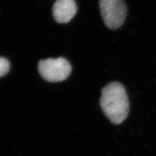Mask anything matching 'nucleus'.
<instances>
[{"label":"nucleus","mask_w":156,"mask_h":156,"mask_svg":"<svg viewBox=\"0 0 156 156\" xmlns=\"http://www.w3.org/2000/svg\"><path fill=\"white\" fill-rule=\"evenodd\" d=\"M100 104L104 115L115 124H121L128 116V98L120 83L111 82L103 88Z\"/></svg>","instance_id":"1"},{"label":"nucleus","mask_w":156,"mask_h":156,"mask_svg":"<svg viewBox=\"0 0 156 156\" xmlns=\"http://www.w3.org/2000/svg\"><path fill=\"white\" fill-rule=\"evenodd\" d=\"M99 5L102 19L107 27L115 30L122 26L127 14L123 0H99Z\"/></svg>","instance_id":"2"},{"label":"nucleus","mask_w":156,"mask_h":156,"mask_svg":"<svg viewBox=\"0 0 156 156\" xmlns=\"http://www.w3.org/2000/svg\"><path fill=\"white\" fill-rule=\"evenodd\" d=\"M38 72L45 80L50 82L64 81L70 76L72 67L67 60L62 57L48 58L40 61L38 65Z\"/></svg>","instance_id":"3"},{"label":"nucleus","mask_w":156,"mask_h":156,"mask_svg":"<svg viewBox=\"0 0 156 156\" xmlns=\"http://www.w3.org/2000/svg\"><path fill=\"white\" fill-rule=\"evenodd\" d=\"M77 12L74 0H57L53 7V15L59 23L69 22Z\"/></svg>","instance_id":"4"},{"label":"nucleus","mask_w":156,"mask_h":156,"mask_svg":"<svg viewBox=\"0 0 156 156\" xmlns=\"http://www.w3.org/2000/svg\"><path fill=\"white\" fill-rule=\"evenodd\" d=\"M10 70V64L7 58L0 57V77L6 75Z\"/></svg>","instance_id":"5"}]
</instances>
